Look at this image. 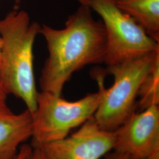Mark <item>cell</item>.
<instances>
[{
	"label": "cell",
	"instance_id": "10",
	"mask_svg": "<svg viewBox=\"0 0 159 159\" xmlns=\"http://www.w3.org/2000/svg\"><path fill=\"white\" fill-rule=\"evenodd\" d=\"M139 100L137 102L140 111L159 104V60L149 71L138 92Z\"/></svg>",
	"mask_w": 159,
	"mask_h": 159
},
{
	"label": "cell",
	"instance_id": "8",
	"mask_svg": "<svg viewBox=\"0 0 159 159\" xmlns=\"http://www.w3.org/2000/svg\"><path fill=\"white\" fill-rule=\"evenodd\" d=\"M32 114L16 113L0 101V159H15L20 145L32 136Z\"/></svg>",
	"mask_w": 159,
	"mask_h": 159
},
{
	"label": "cell",
	"instance_id": "16",
	"mask_svg": "<svg viewBox=\"0 0 159 159\" xmlns=\"http://www.w3.org/2000/svg\"><path fill=\"white\" fill-rule=\"evenodd\" d=\"M80 2V3L81 5H84V6H89V4L90 3V2L93 0H78Z\"/></svg>",
	"mask_w": 159,
	"mask_h": 159
},
{
	"label": "cell",
	"instance_id": "12",
	"mask_svg": "<svg viewBox=\"0 0 159 159\" xmlns=\"http://www.w3.org/2000/svg\"><path fill=\"white\" fill-rule=\"evenodd\" d=\"M105 159H133L129 156L117 151L106 154Z\"/></svg>",
	"mask_w": 159,
	"mask_h": 159
},
{
	"label": "cell",
	"instance_id": "17",
	"mask_svg": "<svg viewBox=\"0 0 159 159\" xmlns=\"http://www.w3.org/2000/svg\"><path fill=\"white\" fill-rule=\"evenodd\" d=\"M2 39H1V35H0V56H1V47H2Z\"/></svg>",
	"mask_w": 159,
	"mask_h": 159
},
{
	"label": "cell",
	"instance_id": "6",
	"mask_svg": "<svg viewBox=\"0 0 159 159\" xmlns=\"http://www.w3.org/2000/svg\"><path fill=\"white\" fill-rule=\"evenodd\" d=\"M115 133L104 130L94 116L77 131L40 148L45 159H100L113 149Z\"/></svg>",
	"mask_w": 159,
	"mask_h": 159
},
{
	"label": "cell",
	"instance_id": "18",
	"mask_svg": "<svg viewBox=\"0 0 159 159\" xmlns=\"http://www.w3.org/2000/svg\"><path fill=\"white\" fill-rule=\"evenodd\" d=\"M15 2H16V4H18V5H19V4H20V2H21V0H15Z\"/></svg>",
	"mask_w": 159,
	"mask_h": 159
},
{
	"label": "cell",
	"instance_id": "9",
	"mask_svg": "<svg viewBox=\"0 0 159 159\" xmlns=\"http://www.w3.org/2000/svg\"><path fill=\"white\" fill-rule=\"evenodd\" d=\"M116 2L121 11L159 43V0H116Z\"/></svg>",
	"mask_w": 159,
	"mask_h": 159
},
{
	"label": "cell",
	"instance_id": "2",
	"mask_svg": "<svg viewBox=\"0 0 159 159\" xmlns=\"http://www.w3.org/2000/svg\"><path fill=\"white\" fill-rule=\"evenodd\" d=\"M41 25L25 11L10 12L0 20V77L8 95L21 100L34 113L39 91L34 70V42Z\"/></svg>",
	"mask_w": 159,
	"mask_h": 159
},
{
	"label": "cell",
	"instance_id": "3",
	"mask_svg": "<svg viewBox=\"0 0 159 159\" xmlns=\"http://www.w3.org/2000/svg\"><path fill=\"white\" fill-rule=\"evenodd\" d=\"M106 73L95 71L98 91L90 93L75 102H69L52 93L39 92L37 108L32 114V145L40 148L63 139L70 132L81 125L96 113L102 98Z\"/></svg>",
	"mask_w": 159,
	"mask_h": 159
},
{
	"label": "cell",
	"instance_id": "4",
	"mask_svg": "<svg viewBox=\"0 0 159 159\" xmlns=\"http://www.w3.org/2000/svg\"><path fill=\"white\" fill-rule=\"evenodd\" d=\"M158 60L159 51L107 66L105 72L112 75L114 80L108 89L103 85L102 98L94 114L100 128L114 131L136 111L139 89Z\"/></svg>",
	"mask_w": 159,
	"mask_h": 159
},
{
	"label": "cell",
	"instance_id": "1",
	"mask_svg": "<svg viewBox=\"0 0 159 159\" xmlns=\"http://www.w3.org/2000/svg\"><path fill=\"white\" fill-rule=\"evenodd\" d=\"M40 34L48 51L40 79L42 91L61 96L64 85L75 71L104 61L106 31L102 21L93 17L89 6L81 5L68 17L64 29L44 24Z\"/></svg>",
	"mask_w": 159,
	"mask_h": 159
},
{
	"label": "cell",
	"instance_id": "15",
	"mask_svg": "<svg viewBox=\"0 0 159 159\" xmlns=\"http://www.w3.org/2000/svg\"><path fill=\"white\" fill-rule=\"evenodd\" d=\"M144 159H159V150L155 152L152 154Z\"/></svg>",
	"mask_w": 159,
	"mask_h": 159
},
{
	"label": "cell",
	"instance_id": "11",
	"mask_svg": "<svg viewBox=\"0 0 159 159\" xmlns=\"http://www.w3.org/2000/svg\"><path fill=\"white\" fill-rule=\"evenodd\" d=\"M33 147L31 145L24 144L20 146L18 152L15 159H27L29 154L32 151Z\"/></svg>",
	"mask_w": 159,
	"mask_h": 159
},
{
	"label": "cell",
	"instance_id": "5",
	"mask_svg": "<svg viewBox=\"0 0 159 159\" xmlns=\"http://www.w3.org/2000/svg\"><path fill=\"white\" fill-rule=\"evenodd\" d=\"M88 6L102 19L107 40L104 63L107 66L159 51V42L121 11L116 0H93Z\"/></svg>",
	"mask_w": 159,
	"mask_h": 159
},
{
	"label": "cell",
	"instance_id": "7",
	"mask_svg": "<svg viewBox=\"0 0 159 159\" xmlns=\"http://www.w3.org/2000/svg\"><path fill=\"white\" fill-rule=\"evenodd\" d=\"M115 133L114 150L144 159L159 150V105L134 111Z\"/></svg>",
	"mask_w": 159,
	"mask_h": 159
},
{
	"label": "cell",
	"instance_id": "13",
	"mask_svg": "<svg viewBox=\"0 0 159 159\" xmlns=\"http://www.w3.org/2000/svg\"><path fill=\"white\" fill-rule=\"evenodd\" d=\"M27 159H45L39 148H33Z\"/></svg>",
	"mask_w": 159,
	"mask_h": 159
},
{
	"label": "cell",
	"instance_id": "14",
	"mask_svg": "<svg viewBox=\"0 0 159 159\" xmlns=\"http://www.w3.org/2000/svg\"><path fill=\"white\" fill-rule=\"evenodd\" d=\"M7 96L8 94L6 92L0 77V101H6Z\"/></svg>",
	"mask_w": 159,
	"mask_h": 159
}]
</instances>
